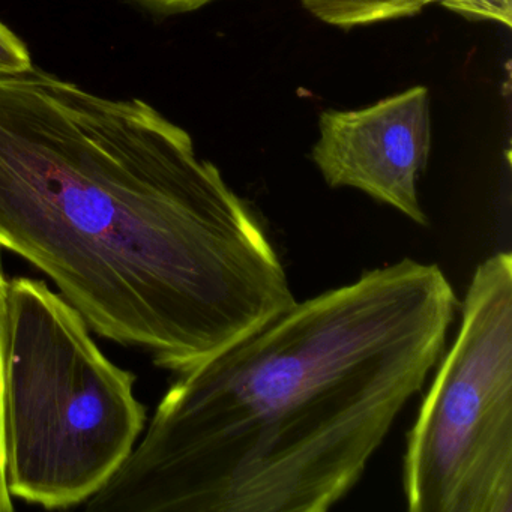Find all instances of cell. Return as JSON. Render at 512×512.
Wrapping results in <instances>:
<instances>
[{
    "label": "cell",
    "mask_w": 512,
    "mask_h": 512,
    "mask_svg": "<svg viewBox=\"0 0 512 512\" xmlns=\"http://www.w3.org/2000/svg\"><path fill=\"white\" fill-rule=\"evenodd\" d=\"M430 152V92L415 86L364 109L325 110L311 158L329 187L355 188L428 226L418 182Z\"/></svg>",
    "instance_id": "5"
},
{
    "label": "cell",
    "mask_w": 512,
    "mask_h": 512,
    "mask_svg": "<svg viewBox=\"0 0 512 512\" xmlns=\"http://www.w3.org/2000/svg\"><path fill=\"white\" fill-rule=\"evenodd\" d=\"M448 10L472 19L491 20L512 26V0H434Z\"/></svg>",
    "instance_id": "8"
},
{
    "label": "cell",
    "mask_w": 512,
    "mask_h": 512,
    "mask_svg": "<svg viewBox=\"0 0 512 512\" xmlns=\"http://www.w3.org/2000/svg\"><path fill=\"white\" fill-rule=\"evenodd\" d=\"M143 7L154 13L163 14V16H173V14L191 13V11L200 10L206 5L212 4L215 0H136Z\"/></svg>",
    "instance_id": "10"
},
{
    "label": "cell",
    "mask_w": 512,
    "mask_h": 512,
    "mask_svg": "<svg viewBox=\"0 0 512 512\" xmlns=\"http://www.w3.org/2000/svg\"><path fill=\"white\" fill-rule=\"evenodd\" d=\"M434 0H301L302 7L326 25L350 29L421 13Z\"/></svg>",
    "instance_id": "6"
},
{
    "label": "cell",
    "mask_w": 512,
    "mask_h": 512,
    "mask_svg": "<svg viewBox=\"0 0 512 512\" xmlns=\"http://www.w3.org/2000/svg\"><path fill=\"white\" fill-rule=\"evenodd\" d=\"M8 280L0 271V512L14 509L13 496L7 485L4 451V340H5V301H7Z\"/></svg>",
    "instance_id": "7"
},
{
    "label": "cell",
    "mask_w": 512,
    "mask_h": 512,
    "mask_svg": "<svg viewBox=\"0 0 512 512\" xmlns=\"http://www.w3.org/2000/svg\"><path fill=\"white\" fill-rule=\"evenodd\" d=\"M407 434L412 512H512V256L479 263Z\"/></svg>",
    "instance_id": "4"
},
{
    "label": "cell",
    "mask_w": 512,
    "mask_h": 512,
    "mask_svg": "<svg viewBox=\"0 0 512 512\" xmlns=\"http://www.w3.org/2000/svg\"><path fill=\"white\" fill-rule=\"evenodd\" d=\"M458 298L403 259L296 301L170 386L97 512H325L445 352Z\"/></svg>",
    "instance_id": "2"
},
{
    "label": "cell",
    "mask_w": 512,
    "mask_h": 512,
    "mask_svg": "<svg viewBox=\"0 0 512 512\" xmlns=\"http://www.w3.org/2000/svg\"><path fill=\"white\" fill-rule=\"evenodd\" d=\"M134 383L131 371L101 352L64 296L43 280L8 281L4 451L11 496L47 509L94 496L145 430Z\"/></svg>",
    "instance_id": "3"
},
{
    "label": "cell",
    "mask_w": 512,
    "mask_h": 512,
    "mask_svg": "<svg viewBox=\"0 0 512 512\" xmlns=\"http://www.w3.org/2000/svg\"><path fill=\"white\" fill-rule=\"evenodd\" d=\"M32 70L28 47L4 23H0V79L22 76Z\"/></svg>",
    "instance_id": "9"
},
{
    "label": "cell",
    "mask_w": 512,
    "mask_h": 512,
    "mask_svg": "<svg viewBox=\"0 0 512 512\" xmlns=\"http://www.w3.org/2000/svg\"><path fill=\"white\" fill-rule=\"evenodd\" d=\"M0 247L86 325L181 374L296 302L248 203L145 101L0 79Z\"/></svg>",
    "instance_id": "1"
}]
</instances>
